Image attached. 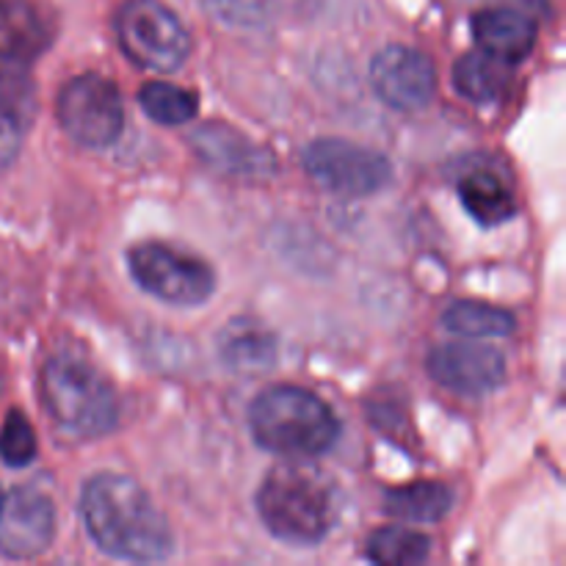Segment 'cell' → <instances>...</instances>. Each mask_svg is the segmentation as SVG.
Returning <instances> with one entry per match:
<instances>
[{
	"label": "cell",
	"instance_id": "cell-1",
	"mask_svg": "<svg viewBox=\"0 0 566 566\" xmlns=\"http://www.w3.org/2000/svg\"><path fill=\"white\" fill-rule=\"evenodd\" d=\"M81 517L94 545L119 562H164L175 551V534L138 481L99 473L81 492Z\"/></svg>",
	"mask_w": 566,
	"mask_h": 566
},
{
	"label": "cell",
	"instance_id": "cell-2",
	"mask_svg": "<svg viewBox=\"0 0 566 566\" xmlns=\"http://www.w3.org/2000/svg\"><path fill=\"white\" fill-rule=\"evenodd\" d=\"M258 514L271 536L293 547H313L337 520L332 481L307 464H280L258 490Z\"/></svg>",
	"mask_w": 566,
	"mask_h": 566
},
{
	"label": "cell",
	"instance_id": "cell-3",
	"mask_svg": "<svg viewBox=\"0 0 566 566\" xmlns=\"http://www.w3.org/2000/svg\"><path fill=\"white\" fill-rule=\"evenodd\" d=\"M254 442L276 457H321L340 440V420L324 398L304 387L282 385L260 392L249 407Z\"/></svg>",
	"mask_w": 566,
	"mask_h": 566
},
{
	"label": "cell",
	"instance_id": "cell-4",
	"mask_svg": "<svg viewBox=\"0 0 566 566\" xmlns=\"http://www.w3.org/2000/svg\"><path fill=\"white\" fill-rule=\"evenodd\" d=\"M39 396L50 420L72 437H105L119 420V398L111 381L77 357L48 359L39 374Z\"/></svg>",
	"mask_w": 566,
	"mask_h": 566
},
{
	"label": "cell",
	"instance_id": "cell-5",
	"mask_svg": "<svg viewBox=\"0 0 566 566\" xmlns=\"http://www.w3.org/2000/svg\"><path fill=\"white\" fill-rule=\"evenodd\" d=\"M119 48L142 70L175 72L191 53V33L160 0H130L116 17Z\"/></svg>",
	"mask_w": 566,
	"mask_h": 566
},
{
	"label": "cell",
	"instance_id": "cell-6",
	"mask_svg": "<svg viewBox=\"0 0 566 566\" xmlns=\"http://www.w3.org/2000/svg\"><path fill=\"white\" fill-rule=\"evenodd\" d=\"M127 269L138 287L175 307H197L216 291V274L205 260L166 243H138L127 252Z\"/></svg>",
	"mask_w": 566,
	"mask_h": 566
},
{
	"label": "cell",
	"instance_id": "cell-7",
	"mask_svg": "<svg viewBox=\"0 0 566 566\" xmlns=\"http://www.w3.org/2000/svg\"><path fill=\"white\" fill-rule=\"evenodd\" d=\"M302 166L321 188L340 197H374L392 180L387 155L346 138L310 142L302 153Z\"/></svg>",
	"mask_w": 566,
	"mask_h": 566
},
{
	"label": "cell",
	"instance_id": "cell-8",
	"mask_svg": "<svg viewBox=\"0 0 566 566\" xmlns=\"http://www.w3.org/2000/svg\"><path fill=\"white\" fill-rule=\"evenodd\" d=\"M55 116L66 136L75 138L83 147H108L119 138L122 125H125V105L114 81L86 72L59 92L55 99Z\"/></svg>",
	"mask_w": 566,
	"mask_h": 566
},
{
	"label": "cell",
	"instance_id": "cell-9",
	"mask_svg": "<svg viewBox=\"0 0 566 566\" xmlns=\"http://www.w3.org/2000/svg\"><path fill=\"white\" fill-rule=\"evenodd\" d=\"M370 83L381 103L396 111H423L434 99L437 70L431 59L407 44L379 50L370 64Z\"/></svg>",
	"mask_w": 566,
	"mask_h": 566
},
{
	"label": "cell",
	"instance_id": "cell-10",
	"mask_svg": "<svg viewBox=\"0 0 566 566\" xmlns=\"http://www.w3.org/2000/svg\"><path fill=\"white\" fill-rule=\"evenodd\" d=\"M55 536V509L48 495L17 486L0 497V556L28 562L42 556Z\"/></svg>",
	"mask_w": 566,
	"mask_h": 566
},
{
	"label": "cell",
	"instance_id": "cell-11",
	"mask_svg": "<svg viewBox=\"0 0 566 566\" xmlns=\"http://www.w3.org/2000/svg\"><path fill=\"white\" fill-rule=\"evenodd\" d=\"M429 376L446 390L479 398L506 379V359L497 348L475 343H446L429 354Z\"/></svg>",
	"mask_w": 566,
	"mask_h": 566
},
{
	"label": "cell",
	"instance_id": "cell-12",
	"mask_svg": "<svg viewBox=\"0 0 566 566\" xmlns=\"http://www.w3.org/2000/svg\"><path fill=\"white\" fill-rule=\"evenodd\" d=\"M188 144L199 160L210 169L230 177H247V180H263L276 171V158L269 147L252 142L235 127L224 122H208L191 130Z\"/></svg>",
	"mask_w": 566,
	"mask_h": 566
},
{
	"label": "cell",
	"instance_id": "cell-13",
	"mask_svg": "<svg viewBox=\"0 0 566 566\" xmlns=\"http://www.w3.org/2000/svg\"><path fill=\"white\" fill-rule=\"evenodd\" d=\"M473 36L479 50L514 66L534 50L536 22L517 9H486L473 17Z\"/></svg>",
	"mask_w": 566,
	"mask_h": 566
},
{
	"label": "cell",
	"instance_id": "cell-14",
	"mask_svg": "<svg viewBox=\"0 0 566 566\" xmlns=\"http://www.w3.org/2000/svg\"><path fill=\"white\" fill-rule=\"evenodd\" d=\"M53 44V25L31 0H0V55L28 64Z\"/></svg>",
	"mask_w": 566,
	"mask_h": 566
},
{
	"label": "cell",
	"instance_id": "cell-15",
	"mask_svg": "<svg viewBox=\"0 0 566 566\" xmlns=\"http://www.w3.org/2000/svg\"><path fill=\"white\" fill-rule=\"evenodd\" d=\"M219 357L238 374H263L276 363V337L260 321L235 318L221 329Z\"/></svg>",
	"mask_w": 566,
	"mask_h": 566
},
{
	"label": "cell",
	"instance_id": "cell-16",
	"mask_svg": "<svg viewBox=\"0 0 566 566\" xmlns=\"http://www.w3.org/2000/svg\"><path fill=\"white\" fill-rule=\"evenodd\" d=\"M514 81L512 64L484 53H468L457 66H453V86L462 97H468L475 105L501 103L509 94Z\"/></svg>",
	"mask_w": 566,
	"mask_h": 566
},
{
	"label": "cell",
	"instance_id": "cell-17",
	"mask_svg": "<svg viewBox=\"0 0 566 566\" xmlns=\"http://www.w3.org/2000/svg\"><path fill=\"white\" fill-rule=\"evenodd\" d=\"M459 197L464 210L479 221L481 227L506 224L517 216V199L509 191L506 182L490 169H475L459 180Z\"/></svg>",
	"mask_w": 566,
	"mask_h": 566
},
{
	"label": "cell",
	"instance_id": "cell-18",
	"mask_svg": "<svg viewBox=\"0 0 566 566\" xmlns=\"http://www.w3.org/2000/svg\"><path fill=\"white\" fill-rule=\"evenodd\" d=\"M453 509V490L442 481H415L385 495V512L401 523H440Z\"/></svg>",
	"mask_w": 566,
	"mask_h": 566
},
{
	"label": "cell",
	"instance_id": "cell-19",
	"mask_svg": "<svg viewBox=\"0 0 566 566\" xmlns=\"http://www.w3.org/2000/svg\"><path fill=\"white\" fill-rule=\"evenodd\" d=\"M365 556L381 566H415L429 562L431 539L403 525H387L368 536Z\"/></svg>",
	"mask_w": 566,
	"mask_h": 566
},
{
	"label": "cell",
	"instance_id": "cell-20",
	"mask_svg": "<svg viewBox=\"0 0 566 566\" xmlns=\"http://www.w3.org/2000/svg\"><path fill=\"white\" fill-rule=\"evenodd\" d=\"M36 116V86L22 61L0 55V122L28 130Z\"/></svg>",
	"mask_w": 566,
	"mask_h": 566
},
{
	"label": "cell",
	"instance_id": "cell-21",
	"mask_svg": "<svg viewBox=\"0 0 566 566\" xmlns=\"http://www.w3.org/2000/svg\"><path fill=\"white\" fill-rule=\"evenodd\" d=\"M442 324L462 337H509L517 329L512 313L484 302H453L442 313Z\"/></svg>",
	"mask_w": 566,
	"mask_h": 566
},
{
	"label": "cell",
	"instance_id": "cell-22",
	"mask_svg": "<svg viewBox=\"0 0 566 566\" xmlns=\"http://www.w3.org/2000/svg\"><path fill=\"white\" fill-rule=\"evenodd\" d=\"M138 103H142V111L149 119L166 127L186 125V122H191L197 116L199 108L197 92L164 81H153L147 86H142Z\"/></svg>",
	"mask_w": 566,
	"mask_h": 566
},
{
	"label": "cell",
	"instance_id": "cell-23",
	"mask_svg": "<svg viewBox=\"0 0 566 566\" xmlns=\"http://www.w3.org/2000/svg\"><path fill=\"white\" fill-rule=\"evenodd\" d=\"M36 434H33L28 418L20 409H11L3 429H0V459L9 468H25V464L36 459Z\"/></svg>",
	"mask_w": 566,
	"mask_h": 566
},
{
	"label": "cell",
	"instance_id": "cell-24",
	"mask_svg": "<svg viewBox=\"0 0 566 566\" xmlns=\"http://www.w3.org/2000/svg\"><path fill=\"white\" fill-rule=\"evenodd\" d=\"M205 9L232 28H258L269 20L274 0H202Z\"/></svg>",
	"mask_w": 566,
	"mask_h": 566
},
{
	"label": "cell",
	"instance_id": "cell-25",
	"mask_svg": "<svg viewBox=\"0 0 566 566\" xmlns=\"http://www.w3.org/2000/svg\"><path fill=\"white\" fill-rule=\"evenodd\" d=\"M20 127L9 125V122H0V171L17 158V149H20V138H22Z\"/></svg>",
	"mask_w": 566,
	"mask_h": 566
},
{
	"label": "cell",
	"instance_id": "cell-26",
	"mask_svg": "<svg viewBox=\"0 0 566 566\" xmlns=\"http://www.w3.org/2000/svg\"><path fill=\"white\" fill-rule=\"evenodd\" d=\"M0 390H3V376H0Z\"/></svg>",
	"mask_w": 566,
	"mask_h": 566
},
{
	"label": "cell",
	"instance_id": "cell-27",
	"mask_svg": "<svg viewBox=\"0 0 566 566\" xmlns=\"http://www.w3.org/2000/svg\"><path fill=\"white\" fill-rule=\"evenodd\" d=\"M0 497H3V495H0Z\"/></svg>",
	"mask_w": 566,
	"mask_h": 566
}]
</instances>
